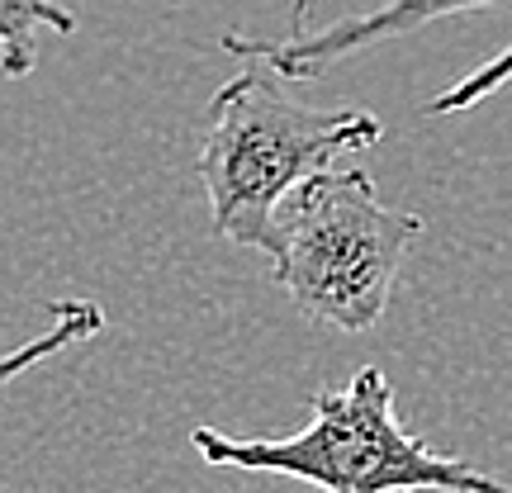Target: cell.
I'll return each mask as SVG.
<instances>
[{"label":"cell","mask_w":512,"mask_h":493,"mask_svg":"<svg viewBox=\"0 0 512 493\" xmlns=\"http://www.w3.org/2000/svg\"><path fill=\"white\" fill-rule=\"evenodd\" d=\"M384 138L370 110H318L280 86V72H242L209 100L195 171L209 195L214 233L238 247L275 252V209L299 181L328 171L342 152H366Z\"/></svg>","instance_id":"1"},{"label":"cell","mask_w":512,"mask_h":493,"mask_svg":"<svg viewBox=\"0 0 512 493\" xmlns=\"http://www.w3.org/2000/svg\"><path fill=\"white\" fill-rule=\"evenodd\" d=\"M190 446L223 470L285 475L323 493H512V484L413 437L380 366H361L342 389H318L309 427L294 437H223L195 427Z\"/></svg>","instance_id":"2"},{"label":"cell","mask_w":512,"mask_h":493,"mask_svg":"<svg viewBox=\"0 0 512 493\" xmlns=\"http://www.w3.org/2000/svg\"><path fill=\"white\" fill-rule=\"evenodd\" d=\"M418 238L422 219L389 209L361 166H328L275 209L271 275L309 318L337 332H370Z\"/></svg>","instance_id":"3"},{"label":"cell","mask_w":512,"mask_h":493,"mask_svg":"<svg viewBox=\"0 0 512 493\" xmlns=\"http://www.w3.org/2000/svg\"><path fill=\"white\" fill-rule=\"evenodd\" d=\"M494 5H503V0H384L380 10L347 15V19H337V24L309 29V0H294L290 34L285 38L223 34V53L261 62V67L290 76V81H313V76H323L337 62L375 48V43L403 38V34H413V29H422V24H437V19H451V15L494 10Z\"/></svg>","instance_id":"4"},{"label":"cell","mask_w":512,"mask_h":493,"mask_svg":"<svg viewBox=\"0 0 512 493\" xmlns=\"http://www.w3.org/2000/svg\"><path fill=\"white\" fill-rule=\"evenodd\" d=\"M38 29H53V34L72 38L76 15H67L57 0H0V76L19 81V76L34 72Z\"/></svg>","instance_id":"5"},{"label":"cell","mask_w":512,"mask_h":493,"mask_svg":"<svg viewBox=\"0 0 512 493\" xmlns=\"http://www.w3.org/2000/svg\"><path fill=\"white\" fill-rule=\"evenodd\" d=\"M95 332H105V313H100V304H91V299H57L53 304V328L43 332V337H34V342L15 347L10 356H0V389H5L10 380H19L29 366L57 356L62 347H72V342H86V337H95Z\"/></svg>","instance_id":"6"},{"label":"cell","mask_w":512,"mask_h":493,"mask_svg":"<svg viewBox=\"0 0 512 493\" xmlns=\"http://www.w3.org/2000/svg\"><path fill=\"white\" fill-rule=\"evenodd\" d=\"M508 81H512V43L503 48V53L489 57L484 67L465 72V76L456 81V86H446L441 95H432L422 114H437V119H441V114H465V110H475L479 100H489L494 91H503Z\"/></svg>","instance_id":"7"}]
</instances>
